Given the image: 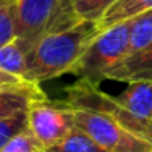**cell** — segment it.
<instances>
[{"mask_svg":"<svg viewBox=\"0 0 152 152\" xmlns=\"http://www.w3.org/2000/svg\"><path fill=\"white\" fill-rule=\"evenodd\" d=\"M99 34V26L91 21H79L76 26L57 34L45 36L29 53V66L24 81L39 84L70 73L76 60Z\"/></svg>","mask_w":152,"mask_h":152,"instance_id":"obj_1","label":"cell"},{"mask_svg":"<svg viewBox=\"0 0 152 152\" xmlns=\"http://www.w3.org/2000/svg\"><path fill=\"white\" fill-rule=\"evenodd\" d=\"M79 21L73 0H15L16 37L34 47L45 36L66 31Z\"/></svg>","mask_w":152,"mask_h":152,"instance_id":"obj_2","label":"cell"},{"mask_svg":"<svg viewBox=\"0 0 152 152\" xmlns=\"http://www.w3.org/2000/svg\"><path fill=\"white\" fill-rule=\"evenodd\" d=\"M129 52V20L99 31L94 41L71 66L70 73L92 86H100L107 73Z\"/></svg>","mask_w":152,"mask_h":152,"instance_id":"obj_3","label":"cell"},{"mask_svg":"<svg viewBox=\"0 0 152 152\" xmlns=\"http://www.w3.org/2000/svg\"><path fill=\"white\" fill-rule=\"evenodd\" d=\"M65 92H66L65 104L68 107L78 108V110H92L99 112V113H105L113 118L115 121H118L129 133L152 144V128L144 125L118 97L102 92L99 86L88 84L81 79L76 81L75 84L68 86Z\"/></svg>","mask_w":152,"mask_h":152,"instance_id":"obj_4","label":"cell"},{"mask_svg":"<svg viewBox=\"0 0 152 152\" xmlns=\"http://www.w3.org/2000/svg\"><path fill=\"white\" fill-rule=\"evenodd\" d=\"M73 110L76 128L91 136L107 152H151V142L129 133L108 115L92 110Z\"/></svg>","mask_w":152,"mask_h":152,"instance_id":"obj_5","label":"cell"},{"mask_svg":"<svg viewBox=\"0 0 152 152\" xmlns=\"http://www.w3.org/2000/svg\"><path fill=\"white\" fill-rule=\"evenodd\" d=\"M76 128L75 110L65 102L36 99L28 107V129L42 149L58 144Z\"/></svg>","mask_w":152,"mask_h":152,"instance_id":"obj_6","label":"cell"},{"mask_svg":"<svg viewBox=\"0 0 152 152\" xmlns=\"http://www.w3.org/2000/svg\"><path fill=\"white\" fill-rule=\"evenodd\" d=\"M105 79L123 83L152 81V44L144 50L129 53L107 73Z\"/></svg>","mask_w":152,"mask_h":152,"instance_id":"obj_7","label":"cell"},{"mask_svg":"<svg viewBox=\"0 0 152 152\" xmlns=\"http://www.w3.org/2000/svg\"><path fill=\"white\" fill-rule=\"evenodd\" d=\"M117 97L144 125L152 128V81L128 83V88Z\"/></svg>","mask_w":152,"mask_h":152,"instance_id":"obj_8","label":"cell"},{"mask_svg":"<svg viewBox=\"0 0 152 152\" xmlns=\"http://www.w3.org/2000/svg\"><path fill=\"white\" fill-rule=\"evenodd\" d=\"M34 45L21 37H15L0 47V70L24 79L29 66V53Z\"/></svg>","mask_w":152,"mask_h":152,"instance_id":"obj_9","label":"cell"},{"mask_svg":"<svg viewBox=\"0 0 152 152\" xmlns=\"http://www.w3.org/2000/svg\"><path fill=\"white\" fill-rule=\"evenodd\" d=\"M149 10H152V0H115V3L107 10V13L97 26H99V31L107 29Z\"/></svg>","mask_w":152,"mask_h":152,"instance_id":"obj_10","label":"cell"},{"mask_svg":"<svg viewBox=\"0 0 152 152\" xmlns=\"http://www.w3.org/2000/svg\"><path fill=\"white\" fill-rule=\"evenodd\" d=\"M36 99H45L41 86L31 89H0V118L28 110L29 104Z\"/></svg>","mask_w":152,"mask_h":152,"instance_id":"obj_11","label":"cell"},{"mask_svg":"<svg viewBox=\"0 0 152 152\" xmlns=\"http://www.w3.org/2000/svg\"><path fill=\"white\" fill-rule=\"evenodd\" d=\"M152 44V10L129 20V53L144 50Z\"/></svg>","mask_w":152,"mask_h":152,"instance_id":"obj_12","label":"cell"},{"mask_svg":"<svg viewBox=\"0 0 152 152\" xmlns=\"http://www.w3.org/2000/svg\"><path fill=\"white\" fill-rule=\"evenodd\" d=\"M47 152H107L100 147L91 136H88L79 128H75L63 141L45 149Z\"/></svg>","mask_w":152,"mask_h":152,"instance_id":"obj_13","label":"cell"},{"mask_svg":"<svg viewBox=\"0 0 152 152\" xmlns=\"http://www.w3.org/2000/svg\"><path fill=\"white\" fill-rule=\"evenodd\" d=\"M115 3V0H73L75 10L83 21H91L99 24L107 10Z\"/></svg>","mask_w":152,"mask_h":152,"instance_id":"obj_14","label":"cell"},{"mask_svg":"<svg viewBox=\"0 0 152 152\" xmlns=\"http://www.w3.org/2000/svg\"><path fill=\"white\" fill-rule=\"evenodd\" d=\"M26 128H28V110H21L10 115V117L0 118V149L13 136H16L18 133H21Z\"/></svg>","mask_w":152,"mask_h":152,"instance_id":"obj_15","label":"cell"},{"mask_svg":"<svg viewBox=\"0 0 152 152\" xmlns=\"http://www.w3.org/2000/svg\"><path fill=\"white\" fill-rule=\"evenodd\" d=\"M16 37L15 26V0L0 5V47Z\"/></svg>","mask_w":152,"mask_h":152,"instance_id":"obj_16","label":"cell"},{"mask_svg":"<svg viewBox=\"0 0 152 152\" xmlns=\"http://www.w3.org/2000/svg\"><path fill=\"white\" fill-rule=\"evenodd\" d=\"M42 146L37 142L32 133L29 129H23L21 133H18L16 136H13L5 146L0 149V152H37L41 151Z\"/></svg>","mask_w":152,"mask_h":152,"instance_id":"obj_17","label":"cell"},{"mask_svg":"<svg viewBox=\"0 0 152 152\" xmlns=\"http://www.w3.org/2000/svg\"><path fill=\"white\" fill-rule=\"evenodd\" d=\"M39 84H31V83L21 79L20 76L0 70V89H31Z\"/></svg>","mask_w":152,"mask_h":152,"instance_id":"obj_18","label":"cell"},{"mask_svg":"<svg viewBox=\"0 0 152 152\" xmlns=\"http://www.w3.org/2000/svg\"><path fill=\"white\" fill-rule=\"evenodd\" d=\"M5 2H10V0H0V5H2V3H5Z\"/></svg>","mask_w":152,"mask_h":152,"instance_id":"obj_19","label":"cell"},{"mask_svg":"<svg viewBox=\"0 0 152 152\" xmlns=\"http://www.w3.org/2000/svg\"><path fill=\"white\" fill-rule=\"evenodd\" d=\"M37 152H47L45 149H41V151H37Z\"/></svg>","mask_w":152,"mask_h":152,"instance_id":"obj_20","label":"cell"},{"mask_svg":"<svg viewBox=\"0 0 152 152\" xmlns=\"http://www.w3.org/2000/svg\"><path fill=\"white\" fill-rule=\"evenodd\" d=\"M151 152H152V149H151Z\"/></svg>","mask_w":152,"mask_h":152,"instance_id":"obj_21","label":"cell"}]
</instances>
